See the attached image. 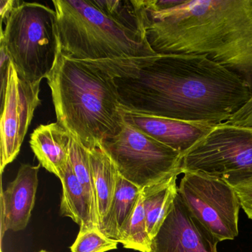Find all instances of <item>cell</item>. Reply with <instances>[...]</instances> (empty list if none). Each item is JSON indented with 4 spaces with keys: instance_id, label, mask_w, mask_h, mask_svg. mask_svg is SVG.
<instances>
[{
    "instance_id": "obj_1",
    "label": "cell",
    "mask_w": 252,
    "mask_h": 252,
    "mask_svg": "<svg viewBox=\"0 0 252 252\" xmlns=\"http://www.w3.org/2000/svg\"><path fill=\"white\" fill-rule=\"evenodd\" d=\"M86 62L112 76L124 110L139 114L217 126L252 95L241 79L204 55Z\"/></svg>"
},
{
    "instance_id": "obj_2",
    "label": "cell",
    "mask_w": 252,
    "mask_h": 252,
    "mask_svg": "<svg viewBox=\"0 0 252 252\" xmlns=\"http://www.w3.org/2000/svg\"><path fill=\"white\" fill-rule=\"evenodd\" d=\"M138 4L156 54L206 56L252 93V0H178L168 8L153 0Z\"/></svg>"
},
{
    "instance_id": "obj_3",
    "label": "cell",
    "mask_w": 252,
    "mask_h": 252,
    "mask_svg": "<svg viewBox=\"0 0 252 252\" xmlns=\"http://www.w3.org/2000/svg\"><path fill=\"white\" fill-rule=\"evenodd\" d=\"M60 51L72 60L101 61L156 55L138 0H54Z\"/></svg>"
},
{
    "instance_id": "obj_4",
    "label": "cell",
    "mask_w": 252,
    "mask_h": 252,
    "mask_svg": "<svg viewBox=\"0 0 252 252\" xmlns=\"http://www.w3.org/2000/svg\"><path fill=\"white\" fill-rule=\"evenodd\" d=\"M47 80L57 122L87 150L101 147L122 131L123 108L107 72L88 62L68 58L60 51Z\"/></svg>"
},
{
    "instance_id": "obj_5",
    "label": "cell",
    "mask_w": 252,
    "mask_h": 252,
    "mask_svg": "<svg viewBox=\"0 0 252 252\" xmlns=\"http://www.w3.org/2000/svg\"><path fill=\"white\" fill-rule=\"evenodd\" d=\"M1 30V47L21 79H47L60 52L55 10L37 2L17 1Z\"/></svg>"
},
{
    "instance_id": "obj_6",
    "label": "cell",
    "mask_w": 252,
    "mask_h": 252,
    "mask_svg": "<svg viewBox=\"0 0 252 252\" xmlns=\"http://www.w3.org/2000/svg\"><path fill=\"white\" fill-rule=\"evenodd\" d=\"M181 170L218 177L234 188L252 182V128L213 126L182 155Z\"/></svg>"
},
{
    "instance_id": "obj_7",
    "label": "cell",
    "mask_w": 252,
    "mask_h": 252,
    "mask_svg": "<svg viewBox=\"0 0 252 252\" xmlns=\"http://www.w3.org/2000/svg\"><path fill=\"white\" fill-rule=\"evenodd\" d=\"M119 175L142 189L182 173V154L125 122L122 131L101 146Z\"/></svg>"
},
{
    "instance_id": "obj_8",
    "label": "cell",
    "mask_w": 252,
    "mask_h": 252,
    "mask_svg": "<svg viewBox=\"0 0 252 252\" xmlns=\"http://www.w3.org/2000/svg\"><path fill=\"white\" fill-rule=\"evenodd\" d=\"M178 194L194 219L218 241L238 235L240 203L234 187L218 177L186 172Z\"/></svg>"
},
{
    "instance_id": "obj_9",
    "label": "cell",
    "mask_w": 252,
    "mask_h": 252,
    "mask_svg": "<svg viewBox=\"0 0 252 252\" xmlns=\"http://www.w3.org/2000/svg\"><path fill=\"white\" fill-rule=\"evenodd\" d=\"M41 82L21 79L11 61L6 85L1 92V173L20 153L35 110L42 104L39 98Z\"/></svg>"
},
{
    "instance_id": "obj_10",
    "label": "cell",
    "mask_w": 252,
    "mask_h": 252,
    "mask_svg": "<svg viewBox=\"0 0 252 252\" xmlns=\"http://www.w3.org/2000/svg\"><path fill=\"white\" fill-rule=\"evenodd\" d=\"M218 240L193 218L179 194L156 237L150 252H218Z\"/></svg>"
},
{
    "instance_id": "obj_11",
    "label": "cell",
    "mask_w": 252,
    "mask_h": 252,
    "mask_svg": "<svg viewBox=\"0 0 252 252\" xmlns=\"http://www.w3.org/2000/svg\"><path fill=\"white\" fill-rule=\"evenodd\" d=\"M122 115L124 120L128 125L182 155L207 135L215 126L139 114L124 109Z\"/></svg>"
},
{
    "instance_id": "obj_12",
    "label": "cell",
    "mask_w": 252,
    "mask_h": 252,
    "mask_svg": "<svg viewBox=\"0 0 252 252\" xmlns=\"http://www.w3.org/2000/svg\"><path fill=\"white\" fill-rule=\"evenodd\" d=\"M41 165L23 164L15 179L1 192V235L25 229L34 207Z\"/></svg>"
},
{
    "instance_id": "obj_13",
    "label": "cell",
    "mask_w": 252,
    "mask_h": 252,
    "mask_svg": "<svg viewBox=\"0 0 252 252\" xmlns=\"http://www.w3.org/2000/svg\"><path fill=\"white\" fill-rule=\"evenodd\" d=\"M71 139V134L58 122L42 125L31 135V148L39 164L61 179L70 159Z\"/></svg>"
},
{
    "instance_id": "obj_14",
    "label": "cell",
    "mask_w": 252,
    "mask_h": 252,
    "mask_svg": "<svg viewBox=\"0 0 252 252\" xmlns=\"http://www.w3.org/2000/svg\"><path fill=\"white\" fill-rule=\"evenodd\" d=\"M60 181L63 184L61 215L71 218L80 230L99 228L96 211L88 191L76 178L70 159Z\"/></svg>"
},
{
    "instance_id": "obj_15",
    "label": "cell",
    "mask_w": 252,
    "mask_h": 252,
    "mask_svg": "<svg viewBox=\"0 0 252 252\" xmlns=\"http://www.w3.org/2000/svg\"><path fill=\"white\" fill-rule=\"evenodd\" d=\"M141 195V189L119 173L111 206L100 226L104 235L119 243L122 231L132 218Z\"/></svg>"
},
{
    "instance_id": "obj_16",
    "label": "cell",
    "mask_w": 252,
    "mask_h": 252,
    "mask_svg": "<svg viewBox=\"0 0 252 252\" xmlns=\"http://www.w3.org/2000/svg\"><path fill=\"white\" fill-rule=\"evenodd\" d=\"M178 175L141 189L147 231L151 240L158 232L178 193Z\"/></svg>"
},
{
    "instance_id": "obj_17",
    "label": "cell",
    "mask_w": 252,
    "mask_h": 252,
    "mask_svg": "<svg viewBox=\"0 0 252 252\" xmlns=\"http://www.w3.org/2000/svg\"><path fill=\"white\" fill-rule=\"evenodd\" d=\"M96 195L99 228L110 209L116 191L119 172L101 147L88 150Z\"/></svg>"
},
{
    "instance_id": "obj_18",
    "label": "cell",
    "mask_w": 252,
    "mask_h": 252,
    "mask_svg": "<svg viewBox=\"0 0 252 252\" xmlns=\"http://www.w3.org/2000/svg\"><path fill=\"white\" fill-rule=\"evenodd\" d=\"M119 243H122L126 249H133L140 252H150L151 251L152 240L147 231L141 195L132 218L122 231Z\"/></svg>"
},
{
    "instance_id": "obj_19",
    "label": "cell",
    "mask_w": 252,
    "mask_h": 252,
    "mask_svg": "<svg viewBox=\"0 0 252 252\" xmlns=\"http://www.w3.org/2000/svg\"><path fill=\"white\" fill-rule=\"evenodd\" d=\"M70 160L76 178L89 194L98 215L96 195L94 187L92 169L90 163L89 153L88 150L73 136L70 147Z\"/></svg>"
},
{
    "instance_id": "obj_20",
    "label": "cell",
    "mask_w": 252,
    "mask_h": 252,
    "mask_svg": "<svg viewBox=\"0 0 252 252\" xmlns=\"http://www.w3.org/2000/svg\"><path fill=\"white\" fill-rule=\"evenodd\" d=\"M118 242L104 235L98 228L79 230L72 252H106L117 249Z\"/></svg>"
},
{
    "instance_id": "obj_21",
    "label": "cell",
    "mask_w": 252,
    "mask_h": 252,
    "mask_svg": "<svg viewBox=\"0 0 252 252\" xmlns=\"http://www.w3.org/2000/svg\"><path fill=\"white\" fill-rule=\"evenodd\" d=\"M225 123L241 127L252 128V95L245 105Z\"/></svg>"
},
{
    "instance_id": "obj_22",
    "label": "cell",
    "mask_w": 252,
    "mask_h": 252,
    "mask_svg": "<svg viewBox=\"0 0 252 252\" xmlns=\"http://www.w3.org/2000/svg\"><path fill=\"white\" fill-rule=\"evenodd\" d=\"M234 189L238 196L240 207L247 215L248 218L252 220V182L235 187Z\"/></svg>"
},
{
    "instance_id": "obj_23",
    "label": "cell",
    "mask_w": 252,
    "mask_h": 252,
    "mask_svg": "<svg viewBox=\"0 0 252 252\" xmlns=\"http://www.w3.org/2000/svg\"><path fill=\"white\" fill-rule=\"evenodd\" d=\"M17 2V1H14V0H1L0 1V4H1V6H0L1 23H3L4 20L5 21Z\"/></svg>"
},
{
    "instance_id": "obj_24",
    "label": "cell",
    "mask_w": 252,
    "mask_h": 252,
    "mask_svg": "<svg viewBox=\"0 0 252 252\" xmlns=\"http://www.w3.org/2000/svg\"><path fill=\"white\" fill-rule=\"evenodd\" d=\"M39 252H48V251H45V250H41V251H39Z\"/></svg>"
}]
</instances>
